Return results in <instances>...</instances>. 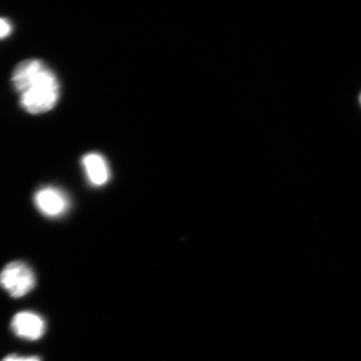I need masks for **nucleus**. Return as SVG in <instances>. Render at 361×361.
Masks as SVG:
<instances>
[{"mask_svg":"<svg viewBox=\"0 0 361 361\" xmlns=\"http://www.w3.org/2000/svg\"><path fill=\"white\" fill-rule=\"evenodd\" d=\"M11 82L20 94L21 106L27 113H47L58 104L61 94L58 78L39 59H25L18 63L13 71Z\"/></svg>","mask_w":361,"mask_h":361,"instance_id":"obj_1","label":"nucleus"},{"mask_svg":"<svg viewBox=\"0 0 361 361\" xmlns=\"http://www.w3.org/2000/svg\"><path fill=\"white\" fill-rule=\"evenodd\" d=\"M37 278L32 268L23 261H13L0 272V287L13 298H20L32 291Z\"/></svg>","mask_w":361,"mask_h":361,"instance_id":"obj_2","label":"nucleus"},{"mask_svg":"<svg viewBox=\"0 0 361 361\" xmlns=\"http://www.w3.org/2000/svg\"><path fill=\"white\" fill-rule=\"evenodd\" d=\"M33 202L37 210L45 217H61L70 208L68 196L56 187L42 188L35 194Z\"/></svg>","mask_w":361,"mask_h":361,"instance_id":"obj_3","label":"nucleus"},{"mask_svg":"<svg viewBox=\"0 0 361 361\" xmlns=\"http://www.w3.org/2000/svg\"><path fill=\"white\" fill-rule=\"evenodd\" d=\"M11 329L16 336L25 341H39L47 330L45 320L37 313L21 311L13 316Z\"/></svg>","mask_w":361,"mask_h":361,"instance_id":"obj_4","label":"nucleus"},{"mask_svg":"<svg viewBox=\"0 0 361 361\" xmlns=\"http://www.w3.org/2000/svg\"><path fill=\"white\" fill-rule=\"evenodd\" d=\"M82 166L90 184L94 186H103L110 179V170L108 163L99 154H87L82 159Z\"/></svg>","mask_w":361,"mask_h":361,"instance_id":"obj_5","label":"nucleus"},{"mask_svg":"<svg viewBox=\"0 0 361 361\" xmlns=\"http://www.w3.org/2000/svg\"><path fill=\"white\" fill-rule=\"evenodd\" d=\"M13 25L6 18H0V39H6L13 32Z\"/></svg>","mask_w":361,"mask_h":361,"instance_id":"obj_6","label":"nucleus"},{"mask_svg":"<svg viewBox=\"0 0 361 361\" xmlns=\"http://www.w3.org/2000/svg\"><path fill=\"white\" fill-rule=\"evenodd\" d=\"M2 361H42L39 356H20L18 355H7Z\"/></svg>","mask_w":361,"mask_h":361,"instance_id":"obj_7","label":"nucleus"}]
</instances>
